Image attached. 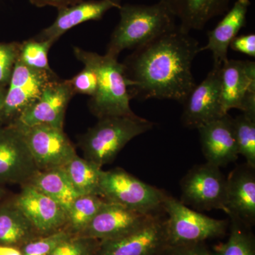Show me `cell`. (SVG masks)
Instances as JSON below:
<instances>
[{"label": "cell", "mask_w": 255, "mask_h": 255, "mask_svg": "<svg viewBox=\"0 0 255 255\" xmlns=\"http://www.w3.org/2000/svg\"><path fill=\"white\" fill-rule=\"evenodd\" d=\"M229 48L234 51L239 52L255 58V35L254 33H251V34L237 36L233 38Z\"/></svg>", "instance_id": "cell-34"}, {"label": "cell", "mask_w": 255, "mask_h": 255, "mask_svg": "<svg viewBox=\"0 0 255 255\" xmlns=\"http://www.w3.org/2000/svg\"><path fill=\"white\" fill-rule=\"evenodd\" d=\"M251 4L250 0H237L216 27L208 32V43L199 48V51H211L214 66H222L228 61L230 44L246 26L247 14Z\"/></svg>", "instance_id": "cell-20"}, {"label": "cell", "mask_w": 255, "mask_h": 255, "mask_svg": "<svg viewBox=\"0 0 255 255\" xmlns=\"http://www.w3.org/2000/svg\"><path fill=\"white\" fill-rule=\"evenodd\" d=\"M221 68L213 65L206 78L196 85L183 104L182 122L184 127L198 129L225 115L221 107Z\"/></svg>", "instance_id": "cell-14"}, {"label": "cell", "mask_w": 255, "mask_h": 255, "mask_svg": "<svg viewBox=\"0 0 255 255\" xmlns=\"http://www.w3.org/2000/svg\"><path fill=\"white\" fill-rule=\"evenodd\" d=\"M53 43L29 39L21 43L18 60L28 68L41 71L53 72L48 63V51Z\"/></svg>", "instance_id": "cell-28"}, {"label": "cell", "mask_w": 255, "mask_h": 255, "mask_svg": "<svg viewBox=\"0 0 255 255\" xmlns=\"http://www.w3.org/2000/svg\"><path fill=\"white\" fill-rule=\"evenodd\" d=\"M221 100L223 114L236 109L255 117V63L229 60L221 68Z\"/></svg>", "instance_id": "cell-10"}, {"label": "cell", "mask_w": 255, "mask_h": 255, "mask_svg": "<svg viewBox=\"0 0 255 255\" xmlns=\"http://www.w3.org/2000/svg\"><path fill=\"white\" fill-rule=\"evenodd\" d=\"M229 217V237L226 243L215 247L214 255H255V237L251 226L234 216Z\"/></svg>", "instance_id": "cell-25"}, {"label": "cell", "mask_w": 255, "mask_h": 255, "mask_svg": "<svg viewBox=\"0 0 255 255\" xmlns=\"http://www.w3.org/2000/svg\"><path fill=\"white\" fill-rule=\"evenodd\" d=\"M28 184L56 201L66 211L78 196L62 167L38 171Z\"/></svg>", "instance_id": "cell-23"}, {"label": "cell", "mask_w": 255, "mask_h": 255, "mask_svg": "<svg viewBox=\"0 0 255 255\" xmlns=\"http://www.w3.org/2000/svg\"><path fill=\"white\" fill-rule=\"evenodd\" d=\"M100 194L109 202L155 216L164 211L163 201L167 194L117 167L101 172Z\"/></svg>", "instance_id": "cell-5"}, {"label": "cell", "mask_w": 255, "mask_h": 255, "mask_svg": "<svg viewBox=\"0 0 255 255\" xmlns=\"http://www.w3.org/2000/svg\"><path fill=\"white\" fill-rule=\"evenodd\" d=\"M233 127L238 153L246 158L249 167L255 169V117L242 114L233 118Z\"/></svg>", "instance_id": "cell-27"}, {"label": "cell", "mask_w": 255, "mask_h": 255, "mask_svg": "<svg viewBox=\"0 0 255 255\" xmlns=\"http://www.w3.org/2000/svg\"><path fill=\"white\" fill-rule=\"evenodd\" d=\"M198 130L206 162L221 167L238 159L239 153L233 118L229 114L204 124Z\"/></svg>", "instance_id": "cell-17"}, {"label": "cell", "mask_w": 255, "mask_h": 255, "mask_svg": "<svg viewBox=\"0 0 255 255\" xmlns=\"http://www.w3.org/2000/svg\"><path fill=\"white\" fill-rule=\"evenodd\" d=\"M70 86L75 95L82 94L93 97L97 88V76L91 68H85L74 78L68 80Z\"/></svg>", "instance_id": "cell-32"}, {"label": "cell", "mask_w": 255, "mask_h": 255, "mask_svg": "<svg viewBox=\"0 0 255 255\" xmlns=\"http://www.w3.org/2000/svg\"><path fill=\"white\" fill-rule=\"evenodd\" d=\"M0 255H23L16 247L0 246Z\"/></svg>", "instance_id": "cell-36"}, {"label": "cell", "mask_w": 255, "mask_h": 255, "mask_svg": "<svg viewBox=\"0 0 255 255\" xmlns=\"http://www.w3.org/2000/svg\"><path fill=\"white\" fill-rule=\"evenodd\" d=\"M62 168L78 196H100V180L102 169L100 166L76 155Z\"/></svg>", "instance_id": "cell-24"}, {"label": "cell", "mask_w": 255, "mask_h": 255, "mask_svg": "<svg viewBox=\"0 0 255 255\" xmlns=\"http://www.w3.org/2000/svg\"><path fill=\"white\" fill-rule=\"evenodd\" d=\"M166 233L169 246L205 243L226 234L228 223L225 220L212 219L189 209L180 201L167 194L163 201Z\"/></svg>", "instance_id": "cell-6"}, {"label": "cell", "mask_w": 255, "mask_h": 255, "mask_svg": "<svg viewBox=\"0 0 255 255\" xmlns=\"http://www.w3.org/2000/svg\"><path fill=\"white\" fill-rule=\"evenodd\" d=\"M167 246L166 219L159 214L125 236L100 241L96 255H159Z\"/></svg>", "instance_id": "cell-11"}, {"label": "cell", "mask_w": 255, "mask_h": 255, "mask_svg": "<svg viewBox=\"0 0 255 255\" xmlns=\"http://www.w3.org/2000/svg\"><path fill=\"white\" fill-rule=\"evenodd\" d=\"M58 78L54 72L28 68L17 60L7 89L0 123L11 125L37 100L46 85Z\"/></svg>", "instance_id": "cell-8"}, {"label": "cell", "mask_w": 255, "mask_h": 255, "mask_svg": "<svg viewBox=\"0 0 255 255\" xmlns=\"http://www.w3.org/2000/svg\"><path fill=\"white\" fill-rule=\"evenodd\" d=\"M77 59L93 70L97 76L95 95L90 98L89 107L92 114L99 119L111 117H135L130 106L132 100L123 63L118 58L86 51L74 47Z\"/></svg>", "instance_id": "cell-3"}, {"label": "cell", "mask_w": 255, "mask_h": 255, "mask_svg": "<svg viewBox=\"0 0 255 255\" xmlns=\"http://www.w3.org/2000/svg\"><path fill=\"white\" fill-rule=\"evenodd\" d=\"M17 128L22 132L39 171L61 168L77 155L73 144L63 128L49 125Z\"/></svg>", "instance_id": "cell-9"}, {"label": "cell", "mask_w": 255, "mask_h": 255, "mask_svg": "<svg viewBox=\"0 0 255 255\" xmlns=\"http://www.w3.org/2000/svg\"><path fill=\"white\" fill-rule=\"evenodd\" d=\"M155 124L136 116L99 119L79 139L85 158L103 167L113 162L120 151L135 137L150 130Z\"/></svg>", "instance_id": "cell-4"}, {"label": "cell", "mask_w": 255, "mask_h": 255, "mask_svg": "<svg viewBox=\"0 0 255 255\" xmlns=\"http://www.w3.org/2000/svg\"><path fill=\"white\" fill-rule=\"evenodd\" d=\"M120 21L111 36L106 54L118 58L126 49H137L177 26L162 1L152 5L126 4L119 8Z\"/></svg>", "instance_id": "cell-2"}, {"label": "cell", "mask_w": 255, "mask_h": 255, "mask_svg": "<svg viewBox=\"0 0 255 255\" xmlns=\"http://www.w3.org/2000/svg\"><path fill=\"white\" fill-rule=\"evenodd\" d=\"M38 171L21 130L13 125L0 127V184L24 185Z\"/></svg>", "instance_id": "cell-12"}, {"label": "cell", "mask_w": 255, "mask_h": 255, "mask_svg": "<svg viewBox=\"0 0 255 255\" xmlns=\"http://www.w3.org/2000/svg\"><path fill=\"white\" fill-rule=\"evenodd\" d=\"M159 255H214L205 243L184 246H167Z\"/></svg>", "instance_id": "cell-33"}, {"label": "cell", "mask_w": 255, "mask_h": 255, "mask_svg": "<svg viewBox=\"0 0 255 255\" xmlns=\"http://www.w3.org/2000/svg\"><path fill=\"white\" fill-rule=\"evenodd\" d=\"M21 43L0 42V86L7 87L18 60Z\"/></svg>", "instance_id": "cell-31"}, {"label": "cell", "mask_w": 255, "mask_h": 255, "mask_svg": "<svg viewBox=\"0 0 255 255\" xmlns=\"http://www.w3.org/2000/svg\"><path fill=\"white\" fill-rule=\"evenodd\" d=\"M122 0H82L80 2L59 8L54 22L36 37L39 41L54 43L69 30L89 21H98L114 8L119 9Z\"/></svg>", "instance_id": "cell-18"}, {"label": "cell", "mask_w": 255, "mask_h": 255, "mask_svg": "<svg viewBox=\"0 0 255 255\" xmlns=\"http://www.w3.org/2000/svg\"><path fill=\"white\" fill-rule=\"evenodd\" d=\"M67 228L46 236L36 238L21 246L20 251L23 255H50L58 246L73 236Z\"/></svg>", "instance_id": "cell-29"}, {"label": "cell", "mask_w": 255, "mask_h": 255, "mask_svg": "<svg viewBox=\"0 0 255 255\" xmlns=\"http://www.w3.org/2000/svg\"><path fill=\"white\" fill-rule=\"evenodd\" d=\"M36 235L29 220L14 201L0 204V246H21Z\"/></svg>", "instance_id": "cell-22"}, {"label": "cell", "mask_w": 255, "mask_h": 255, "mask_svg": "<svg viewBox=\"0 0 255 255\" xmlns=\"http://www.w3.org/2000/svg\"><path fill=\"white\" fill-rule=\"evenodd\" d=\"M6 194V191H5V189H3V188H1V186H0V202L2 200V199H4Z\"/></svg>", "instance_id": "cell-38"}, {"label": "cell", "mask_w": 255, "mask_h": 255, "mask_svg": "<svg viewBox=\"0 0 255 255\" xmlns=\"http://www.w3.org/2000/svg\"><path fill=\"white\" fill-rule=\"evenodd\" d=\"M181 202L201 211L222 210L226 206V178L220 167L206 162L194 166L180 183Z\"/></svg>", "instance_id": "cell-7"}, {"label": "cell", "mask_w": 255, "mask_h": 255, "mask_svg": "<svg viewBox=\"0 0 255 255\" xmlns=\"http://www.w3.org/2000/svg\"><path fill=\"white\" fill-rule=\"evenodd\" d=\"M255 169L238 167L226 178L228 215L252 226L255 223Z\"/></svg>", "instance_id": "cell-19"}, {"label": "cell", "mask_w": 255, "mask_h": 255, "mask_svg": "<svg viewBox=\"0 0 255 255\" xmlns=\"http://www.w3.org/2000/svg\"><path fill=\"white\" fill-rule=\"evenodd\" d=\"M0 1H1V0H0Z\"/></svg>", "instance_id": "cell-39"}, {"label": "cell", "mask_w": 255, "mask_h": 255, "mask_svg": "<svg viewBox=\"0 0 255 255\" xmlns=\"http://www.w3.org/2000/svg\"><path fill=\"white\" fill-rule=\"evenodd\" d=\"M152 216L106 201L91 222L79 236L99 241L115 239L135 231Z\"/></svg>", "instance_id": "cell-16"}, {"label": "cell", "mask_w": 255, "mask_h": 255, "mask_svg": "<svg viewBox=\"0 0 255 255\" xmlns=\"http://www.w3.org/2000/svg\"><path fill=\"white\" fill-rule=\"evenodd\" d=\"M199 42L179 26L134 50L123 63L131 98L184 104L196 87L191 68Z\"/></svg>", "instance_id": "cell-1"}, {"label": "cell", "mask_w": 255, "mask_h": 255, "mask_svg": "<svg viewBox=\"0 0 255 255\" xmlns=\"http://www.w3.org/2000/svg\"><path fill=\"white\" fill-rule=\"evenodd\" d=\"M178 18L183 31L203 29L210 20L229 9L231 0H159Z\"/></svg>", "instance_id": "cell-21"}, {"label": "cell", "mask_w": 255, "mask_h": 255, "mask_svg": "<svg viewBox=\"0 0 255 255\" xmlns=\"http://www.w3.org/2000/svg\"><path fill=\"white\" fill-rule=\"evenodd\" d=\"M74 95L68 80L55 79L46 85L36 102L11 125H49L63 128L65 112Z\"/></svg>", "instance_id": "cell-13"}, {"label": "cell", "mask_w": 255, "mask_h": 255, "mask_svg": "<svg viewBox=\"0 0 255 255\" xmlns=\"http://www.w3.org/2000/svg\"><path fill=\"white\" fill-rule=\"evenodd\" d=\"M105 202V199L98 195L78 196L67 211L66 228L73 234H80Z\"/></svg>", "instance_id": "cell-26"}, {"label": "cell", "mask_w": 255, "mask_h": 255, "mask_svg": "<svg viewBox=\"0 0 255 255\" xmlns=\"http://www.w3.org/2000/svg\"><path fill=\"white\" fill-rule=\"evenodd\" d=\"M6 89L7 87L0 86V114H1V110H2L3 105L6 97Z\"/></svg>", "instance_id": "cell-37"}, {"label": "cell", "mask_w": 255, "mask_h": 255, "mask_svg": "<svg viewBox=\"0 0 255 255\" xmlns=\"http://www.w3.org/2000/svg\"><path fill=\"white\" fill-rule=\"evenodd\" d=\"M100 241L73 235L63 241L50 255H96Z\"/></svg>", "instance_id": "cell-30"}, {"label": "cell", "mask_w": 255, "mask_h": 255, "mask_svg": "<svg viewBox=\"0 0 255 255\" xmlns=\"http://www.w3.org/2000/svg\"><path fill=\"white\" fill-rule=\"evenodd\" d=\"M82 0H29L31 4L34 5L37 7H44V6H50L59 8L65 6H71V5L80 2Z\"/></svg>", "instance_id": "cell-35"}, {"label": "cell", "mask_w": 255, "mask_h": 255, "mask_svg": "<svg viewBox=\"0 0 255 255\" xmlns=\"http://www.w3.org/2000/svg\"><path fill=\"white\" fill-rule=\"evenodd\" d=\"M12 201L26 215L37 234L46 236L66 228V210L31 184L23 185Z\"/></svg>", "instance_id": "cell-15"}]
</instances>
